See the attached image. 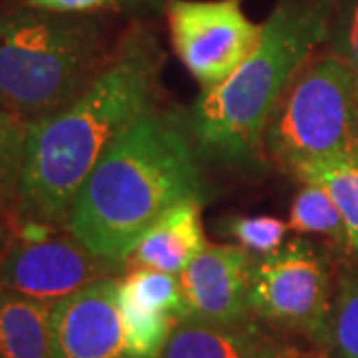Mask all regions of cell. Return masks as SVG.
Here are the masks:
<instances>
[{
	"label": "cell",
	"mask_w": 358,
	"mask_h": 358,
	"mask_svg": "<svg viewBox=\"0 0 358 358\" xmlns=\"http://www.w3.org/2000/svg\"><path fill=\"white\" fill-rule=\"evenodd\" d=\"M185 201H205L197 145L181 120L155 108L110 143L66 225L96 255L126 265L141 235Z\"/></svg>",
	"instance_id": "obj_2"
},
{
	"label": "cell",
	"mask_w": 358,
	"mask_h": 358,
	"mask_svg": "<svg viewBox=\"0 0 358 358\" xmlns=\"http://www.w3.org/2000/svg\"><path fill=\"white\" fill-rule=\"evenodd\" d=\"M247 305L259 320L307 338L320 350L333 346L331 268L324 251L291 239L251 267Z\"/></svg>",
	"instance_id": "obj_6"
},
{
	"label": "cell",
	"mask_w": 358,
	"mask_h": 358,
	"mask_svg": "<svg viewBox=\"0 0 358 358\" xmlns=\"http://www.w3.org/2000/svg\"><path fill=\"white\" fill-rule=\"evenodd\" d=\"M299 179L329 192L345 221L348 249L358 255V140L345 154L305 169Z\"/></svg>",
	"instance_id": "obj_14"
},
{
	"label": "cell",
	"mask_w": 358,
	"mask_h": 358,
	"mask_svg": "<svg viewBox=\"0 0 358 358\" xmlns=\"http://www.w3.org/2000/svg\"><path fill=\"white\" fill-rule=\"evenodd\" d=\"M120 263L90 251L70 237L28 239L6 251L0 261V287L44 303H58L94 282L114 277Z\"/></svg>",
	"instance_id": "obj_8"
},
{
	"label": "cell",
	"mask_w": 358,
	"mask_h": 358,
	"mask_svg": "<svg viewBox=\"0 0 358 358\" xmlns=\"http://www.w3.org/2000/svg\"><path fill=\"white\" fill-rule=\"evenodd\" d=\"M112 56L100 30L72 14H0V103L20 117L54 114L76 100Z\"/></svg>",
	"instance_id": "obj_4"
},
{
	"label": "cell",
	"mask_w": 358,
	"mask_h": 358,
	"mask_svg": "<svg viewBox=\"0 0 358 358\" xmlns=\"http://www.w3.org/2000/svg\"><path fill=\"white\" fill-rule=\"evenodd\" d=\"M28 6L56 14H84L103 13V10H122V8H136L140 4H148L150 0H24Z\"/></svg>",
	"instance_id": "obj_22"
},
{
	"label": "cell",
	"mask_w": 358,
	"mask_h": 358,
	"mask_svg": "<svg viewBox=\"0 0 358 358\" xmlns=\"http://www.w3.org/2000/svg\"><path fill=\"white\" fill-rule=\"evenodd\" d=\"M358 140V74L336 54L310 58L268 120L263 152L296 178Z\"/></svg>",
	"instance_id": "obj_5"
},
{
	"label": "cell",
	"mask_w": 358,
	"mask_h": 358,
	"mask_svg": "<svg viewBox=\"0 0 358 358\" xmlns=\"http://www.w3.org/2000/svg\"><path fill=\"white\" fill-rule=\"evenodd\" d=\"M0 358H54L50 303L0 291Z\"/></svg>",
	"instance_id": "obj_13"
},
{
	"label": "cell",
	"mask_w": 358,
	"mask_h": 358,
	"mask_svg": "<svg viewBox=\"0 0 358 358\" xmlns=\"http://www.w3.org/2000/svg\"><path fill=\"white\" fill-rule=\"evenodd\" d=\"M120 293L140 307L166 313L178 322L185 319V299L179 275L164 273L157 268L136 267L120 279Z\"/></svg>",
	"instance_id": "obj_16"
},
{
	"label": "cell",
	"mask_w": 358,
	"mask_h": 358,
	"mask_svg": "<svg viewBox=\"0 0 358 358\" xmlns=\"http://www.w3.org/2000/svg\"><path fill=\"white\" fill-rule=\"evenodd\" d=\"M329 40L333 54L358 74V0H336Z\"/></svg>",
	"instance_id": "obj_21"
},
{
	"label": "cell",
	"mask_w": 358,
	"mask_h": 358,
	"mask_svg": "<svg viewBox=\"0 0 358 358\" xmlns=\"http://www.w3.org/2000/svg\"><path fill=\"white\" fill-rule=\"evenodd\" d=\"M162 358H322L263 331L251 319L241 322L179 320Z\"/></svg>",
	"instance_id": "obj_11"
},
{
	"label": "cell",
	"mask_w": 358,
	"mask_h": 358,
	"mask_svg": "<svg viewBox=\"0 0 358 358\" xmlns=\"http://www.w3.org/2000/svg\"><path fill=\"white\" fill-rule=\"evenodd\" d=\"M117 303L131 355L136 358H162L169 334L178 324V320L166 313L140 307L138 303L120 293V289Z\"/></svg>",
	"instance_id": "obj_17"
},
{
	"label": "cell",
	"mask_w": 358,
	"mask_h": 358,
	"mask_svg": "<svg viewBox=\"0 0 358 358\" xmlns=\"http://www.w3.org/2000/svg\"><path fill=\"white\" fill-rule=\"evenodd\" d=\"M201 205V201H185L166 211L141 235L126 259V265L181 275L207 247Z\"/></svg>",
	"instance_id": "obj_12"
},
{
	"label": "cell",
	"mask_w": 358,
	"mask_h": 358,
	"mask_svg": "<svg viewBox=\"0 0 358 358\" xmlns=\"http://www.w3.org/2000/svg\"><path fill=\"white\" fill-rule=\"evenodd\" d=\"M253 261L239 245H207L179 275L185 319L221 324L251 319L247 293Z\"/></svg>",
	"instance_id": "obj_10"
},
{
	"label": "cell",
	"mask_w": 358,
	"mask_h": 358,
	"mask_svg": "<svg viewBox=\"0 0 358 358\" xmlns=\"http://www.w3.org/2000/svg\"><path fill=\"white\" fill-rule=\"evenodd\" d=\"M336 0H277L255 50L219 86L201 90L189 131L205 155L225 164L263 152L268 120L294 76L329 40Z\"/></svg>",
	"instance_id": "obj_3"
},
{
	"label": "cell",
	"mask_w": 358,
	"mask_h": 358,
	"mask_svg": "<svg viewBox=\"0 0 358 358\" xmlns=\"http://www.w3.org/2000/svg\"><path fill=\"white\" fill-rule=\"evenodd\" d=\"M305 185L294 195L291 205L289 229L301 235H322L341 247H348L346 227L338 207L334 205L329 192L313 181H303Z\"/></svg>",
	"instance_id": "obj_15"
},
{
	"label": "cell",
	"mask_w": 358,
	"mask_h": 358,
	"mask_svg": "<svg viewBox=\"0 0 358 358\" xmlns=\"http://www.w3.org/2000/svg\"><path fill=\"white\" fill-rule=\"evenodd\" d=\"M164 52L131 30L76 100L26 129L18 199L32 221H62L110 143L155 110Z\"/></svg>",
	"instance_id": "obj_1"
},
{
	"label": "cell",
	"mask_w": 358,
	"mask_h": 358,
	"mask_svg": "<svg viewBox=\"0 0 358 358\" xmlns=\"http://www.w3.org/2000/svg\"><path fill=\"white\" fill-rule=\"evenodd\" d=\"M28 124L10 110H0V205L18 197Z\"/></svg>",
	"instance_id": "obj_18"
},
{
	"label": "cell",
	"mask_w": 358,
	"mask_h": 358,
	"mask_svg": "<svg viewBox=\"0 0 358 358\" xmlns=\"http://www.w3.org/2000/svg\"><path fill=\"white\" fill-rule=\"evenodd\" d=\"M223 233L233 237L237 245L247 253L255 257H265L277 251L289 233V223L271 215L255 217H231L223 223Z\"/></svg>",
	"instance_id": "obj_19"
},
{
	"label": "cell",
	"mask_w": 358,
	"mask_h": 358,
	"mask_svg": "<svg viewBox=\"0 0 358 358\" xmlns=\"http://www.w3.org/2000/svg\"><path fill=\"white\" fill-rule=\"evenodd\" d=\"M333 346L338 358H358V271L343 277L334 296Z\"/></svg>",
	"instance_id": "obj_20"
},
{
	"label": "cell",
	"mask_w": 358,
	"mask_h": 358,
	"mask_svg": "<svg viewBox=\"0 0 358 358\" xmlns=\"http://www.w3.org/2000/svg\"><path fill=\"white\" fill-rule=\"evenodd\" d=\"M120 279L110 277L52 305L54 358H136L117 303Z\"/></svg>",
	"instance_id": "obj_9"
},
{
	"label": "cell",
	"mask_w": 358,
	"mask_h": 358,
	"mask_svg": "<svg viewBox=\"0 0 358 358\" xmlns=\"http://www.w3.org/2000/svg\"><path fill=\"white\" fill-rule=\"evenodd\" d=\"M2 108H4V106H2V103H0V110H2Z\"/></svg>",
	"instance_id": "obj_23"
},
{
	"label": "cell",
	"mask_w": 358,
	"mask_h": 358,
	"mask_svg": "<svg viewBox=\"0 0 358 358\" xmlns=\"http://www.w3.org/2000/svg\"><path fill=\"white\" fill-rule=\"evenodd\" d=\"M166 18L173 50L203 90L225 82L261 36L241 0H169Z\"/></svg>",
	"instance_id": "obj_7"
}]
</instances>
